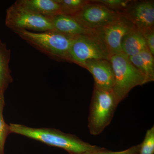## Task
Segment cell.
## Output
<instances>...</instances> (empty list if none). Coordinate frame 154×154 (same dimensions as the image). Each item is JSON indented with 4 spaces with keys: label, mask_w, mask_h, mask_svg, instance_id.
<instances>
[{
    "label": "cell",
    "mask_w": 154,
    "mask_h": 154,
    "mask_svg": "<svg viewBox=\"0 0 154 154\" xmlns=\"http://www.w3.org/2000/svg\"><path fill=\"white\" fill-rule=\"evenodd\" d=\"M60 6L61 14L72 16L75 14L90 1L87 0H57Z\"/></svg>",
    "instance_id": "16"
},
{
    "label": "cell",
    "mask_w": 154,
    "mask_h": 154,
    "mask_svg": "<svg viewBox=\"0 0 154 154\" xmlns=\"http://www.w3.org/2000/svg\"><path fill=\"white\" fill-rule=\"evenodd\" d=\"M9 125L11 133L63 149L69 154H82L96 146L84 141L75 135L55 128H34L16 123H10Z\"/></svg>",
    "instance_id": "1"
},
{
    "label": "cell",
    "mask_w": 154,
    "mask_h": 154,
    "mask_svg": "<svg viewBox=\"0 0 154 154\" xmlns=\"http://www.w3.org/2000/svg\"><path fill=\"white\" fill-rule=\"evenodd\" d=\"M5 106L4 94L0 96V154H5V143L7 137L11 133L10 125L6 123L3 117Z\"/></svg>",
    "instance_id": "17"
},
{
    "label": "cell",
    "mask_w": 154,
    "mask_h": 154,
    "mask_svg": "<svg viewBox=\"0 0 154 154\" xmlns=\"http://www.w3.org/2000/svg\"><path fill=\"white\" fill-rule=\"evenodd\" d=\"M28 44L55 60L69 62V50L74 36L55 31L33 33L26 30L14 31Z\"/></svg>",
    "instance_id": "2"
},
{
    "label": "cell",
    "mask_w": 154,
    "mask_h": 154,
    "mask_svg": "<svg viewBox=\"0 0 154 154\" xmlns=\"http://www.w3.org/2000/svg\"><path fill=\"white\" fill-rule=\"evenodd\" d=\"M5 23L12 31L29 30L38 32L53 31L48 17H44L14 4L7 9Z\"/></svg>",
    "instance_id": "6"
},
{
    "label": "cell",
    "mask_w": 154,
    "mask_h": 154,
    "mask_svg": "<svg viewBox=\"0 0 154 154\" xmlns=\"http://www.w3.org/2000/svg\"><path fill=\"white\" fill-rule=\"evenodd\" d=\"M135 28L132 22L123 14L104 27L96 30L109 52L110 57L122 52L121 43L125 35Z\"/></svg>",
    "instance_id": "8"
},
{
    "label": "cell",
    "mask_w": 154,
    "mask_h": 154,
    "mask_svg": "<svg viewBox=\"0 0 154 154\" xmlns=\"http://www.w3.org/2000/svg\"><path fill=\"white\" fill-rule=\"evenodd\" d=\"M2 94H4V93H3L1 91V90H0V96H1Z\"/></svg>",
    "instance_id": "22"
},
{
    "label": "cell",
    "mask_w": 154,
    "mask_h": 154,
    "mask_svg": "<svg viewBox=\"0 0 154 154\" xmlns=\"http://www.w3.org/2000/svg\"><path fill=\"white\" fill-rule=\"evenodd\" d=\"M11 58V50L0 38V90L4 94L13 81L9 66Z\"/></svg>",
    "instance_id": "15"
},
{
    "label": "cell",
    "mask_w": 154,
    "mask_h": 154,
    "mask_svg": "<svg viewBox=\"0 0 154 154\" xmlns=\"http://www.w3.org/2000/svg\"><path fill=\"white\" fill-rule=\"evenodd\" d=\"M139 154H154V126L147 130L140 144Z\"/></svg>",
    "instance_id": "19"
},
{
    "label": "cell",
    "mask_w": 154,
    "mask_h": 154,
    "mask_svg": "<svg viewBox=\"0 0 154 154\" xmlns=\"http://www.w3.org/2000/svg\"><path fill=\"white\" fill-rule=\"evenodd\" d=\"M119 103L113 91L94 87L88 117V128L92 135L101 134L110 124Z\"/></svg>",
    "instance_id": "3"
},
{
    "label": "cell",
    "mask_w": 154,
    "mask_h": 154,
    "mask_svg": "<svg viewBox=\"0 0 154 154\" xmlns=\"http://www.w3.org/2000/svg\"><path fill=\"white\" fill-rule=\"evenodd\" d=\"M48 17L52 24L53 31L58 33L71 36L97 34L96 30L85 28L71 16L59 14Z\"/></svg>",
    "instance_id": "11"
},
{
    "label": "cell",
    "mask_w": 154,
    "mask_h": 154,
    "mask_svg": "<svg viewBox=\"0 0 154 154\" xmlns=\"http://www.w3.org/2000/svg\"><path fill=\"white\" fill-rule=\"evenodd\" d=\"M83 68L89 71L94 77V87L105 91H113L115 76L110 60H88L86 62Z\"/></svg>",
    "instance_id": "10"
},
{
    "label": "cell",
    "mask_w": 154,
    "mask_h": 154,
    "mask_svg": "<svg viewBox=\"0 0 154 154\" xmlns=\"http://www.w3.org/2000/svg\"><path fill=\"white\" fill-rule=\"evenodd\" d=\"M123 15L140 31L153 28L154 1H133Z\"/></svg>",
    "instance_id": "9"
},
{
    "label": "cell",
    "mask_w": 154,
    "mask_h": 154,
    "mask_svg": "<svg viewBox=\"0 0 154 154\" xmlns=\"http://www.w3.org/2000/svg\"><path fill=\"white\" fill-rule=\"evenodd\" d=\"M23 8L45 17L61 14L57 0H18L15 3Z\"/></svg>",
    "instance_id": "12"
},
{
    "label": "cell",
    "mask_w": 154,
    "mask_h": 154,
    "mask_svg": "<svg viewBox=\"0 0 154 154\" xmlns=\"http://www.w3.org/2000/svg\"><path fill=\"white\" fill-rule=\"evenodd\" d=\"M150 52L154 55V28H148L142 31Z\"/></svg>",
    "instance_id": "21"
},
{
    "label": "cell",
    "mask_w": 154,
    "mask_h": 154,
    "mask_svg": "<svg viewBox=\"0 0 154 154\" xmlns=\"http://www.w3.org/2000/svg\"><path fill=\"white\" fill-rule=\"evenodd\" d=\"M140 148V144L133 146L124 150L115 152L105 148L100 147L96 146L94 148L89 150L82 154H134L138 152Z\"/></svg>",
    "instance_id": "20"
},
{
    "label": "cell",
    "mask_w": 154,
    "mask_h": 154,
    "mask_svg": "<svg viewBox=\"0 0 154 154\" xmlns=\"http://www.w3.org/2000/svg\"><path fill=\"white\" fill-rule=\"evenodd\" d=\"M69 62L84 66L92 60H110V57L105 43L97 34L74 36L69 50Z\"/></svg>",
    "instance_id": "5"
},
{
    "label": "cell",
    "mask_w": 154,
    "mask_h": 154,
    "mask_svg": "<svg viewBox=\"0 0 154 154\" xmlns=\"http://www.w3.org/2000/svg\"><path fill=\"white\" fill-rule=\"evenodd\" d=\"M92 1L102 4L120 14H124L133 2L131 0H94Z\"/></svg>",
    "instance_id": "18"
},
{
    "label": "cell",
    "mask_w": 154,
    "mask_h": 154,
    "mask_svg": "<svg viewBox=\"0 0 154 154\" xmlns=\"http://www.w3.org/2000/svg\"><path fill=\"white\" fill-rule=\"evenodd\" d=\"M121 48L122 52L128 57L149 50L142 32L135 27L123 37Z\"/></svg>",
    "instance_id": "13"
},
{
    "label": "cell",
    "mask_w": 154,
    "mask_h": 154,
    "mask_svg": "<svg viewBox=\"0 0 154 154\" xmlns=\"http://www.w3.org/2000/svg\"><path fill=\"white\" fill-rule=\"evenodd\" d=\"M132 64L144 76L146 83L154 81V57L149 50L128 57Z\"/></svg>",
    "instance_id": "14"
},
{
    "label": "cell",
    "mask_w": 154,
    "mask_h": 154,
    "mask_svg": "<svg viewBox=\"0 0 154 154\" xmlns=\"http://www.w3.org/2000/svg\"><path fill=\"white\" fill-rule=\"evenodd\" d=\"M110 60L115 76L113 92L119 103L134 88L146 84V79L123 53L112 56Z\"/></svg>",
    "instance_id": "4"
},
{
    "label": "cell",
    "mask_w": 154,
    "mask_h": 154,
    "mask_svg": "<svg viewBox=\"0 0 154 154\" xmlns=\"http://www.w3.org/2000/svg\"><path fill=\"white\" fill-rule=\"evenodd\" d=\"M139 154V152H138L137 153H136V154Z\"/></svg>",
    "instance_id": "23"
},
{
    "label": "cell",
    "mask_w": 154,
    "mask_h": 154,
    "mask_svg": "<svg viewBox=\"0 0 154 154\" xmlns=\"http://www.w3.org/2000/svg\"><path fill=\"white\" fill-rule=\"evenodd\" d=\"M120 15L102 4L90 1L71 16L85 28L96 30L113 22Z\"/></svg>",
    "instance_id": "7"
}]
</instances>
